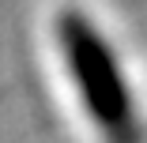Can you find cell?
Masks as SVG:
<instances>
[{"label": "cell", "mask_w": 147, "mask_h": 143, "mask_svg": "<svg viewBox=\"0 0 147 143\" xmlns=\"http://www.w3.org/2000/svg\"><path fill=\"white\" fill-rule=\"evenodd\" d=\"M57 38H61L68 72L79 87V98L91 113V121L102 128L106 143H140L143 128L136 117L128 83L121 75V64H117L113 49L106 45V38L79 11H64L57 19Z\"/></svg>", "instance_id": "obj_1"}]
</instances>
